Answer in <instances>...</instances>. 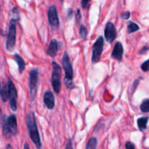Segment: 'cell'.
<instances>
[{"instance_id": "obj_27", "label": "cell", "mask_w": 149, "mask_h": 149, "mask_svg": "<svg viewBox=\"0 0 149 149\" xmlns=\"http://www.w3.org/2000/svg\"><path fill=\"white\" fill-rule=\"evenodd\" d=\"M88 4H89V1H87V0H82V1H81V6H82L83 8H86V7H87Z\"/></svg>"}, {"instance_id": "obj_8", "label": "cell", "mask_w": 149, "mask_h": 149, "mask_svg": "<svg viewBox=\"0 0 149 149\" xmlns=\"http://www.w3.org/2000/svg\"><path fill=\"white\" fill-rule=\"evenodd\" d=\"M48 20H49V25L52 29H58L59 26V18H58L56 7L54 5L50 6L48 10Z\"/></svg>"}, {"instance_id": "obj_12", "label": "cell", "mask_w": 149, "mask_h": 149, "mask_svg": "<svg viewBox=\"0 0 149 149\" xmlns=\"http://www.w3.org/2000/svg\"><path fill=\"white\" fill-rule=\"evenodd\" d=\"M123 52L124 49L122 43H121V42H117V43L115 45L113 51H112V58L117 60V61H121L122 58V55H123Z\"/></svg>"}, {"instance_id": "obj_2", "label": "cell", "mask_w": 149, "mask_h": 149, "mask_svg": "<svg viewBox=\"0 0 149 149\" xmlns=\"http://www.w3.org/2000/svg\"><path fill=\"white\" fill-rule=\"evenodd\" d=\"M62 63L63 69L65 71V77H64V83L68 89L74 88L73 83V68L70 61L69 56L66 52H65L63 56Z\"/></svg>"}, {"instance_id": "obj_3", "label": "cell", "mask_w": 149, "mask_h": 149, "mask_svg": "<svg viewBox=\"0 0 149 149\" xmlns=\"http://www.w3.org/2000/svg\"><path fill=\"white\" fill-rule=\"evenodd\" d=\"M52 85L53 87L54 91L56 93H59L61 91V76L62 74L61 71V67L59 64L57 63L56 62H52Z\"/></svg>"}, {"instance_id": "obj_26", "label": "cell", "mask_w": 149, "mask_h": 149, "mask_svg": "<svg viewBox=\"0 0 149 149\" xmlns=\"http://www.w3.org/2000/svg\"><path fill=\"white\" fill-rule=\"evenodd\" d=\"M65 149H73V146H72V142H71V140H68V143H67L66 147Z\"/></svg>"}, {"instance_id": "obj_1", "label": "cell", "mask_w": 149, "mask_h": 149, "mask_svg": "<svg viewBox=\"0 0 149 149\" xmlns=\"http://www.w3.org/2000/svg\"><path fill=\"white\" fill-rule=\"evenodd\" d=\"M26 125H27V127L28 130H29L31 139L33 141V143L35 144L36 148L41 149V148H42V143H41L39 132L38 131L34 113H32V112L27 115Z\"/></svg>"}, {"instance_id": "obj_30", "label": "cell", "mask_w": 149, "mask_h": 149, "mask_svg": "<svg viewBox=\"0 0 149 149\" xmlns=\"http://www.w3.org/2000/svg\"><path fill=\"white\" fill-rule=\"evenodd\" d=\"M6 149H13V148H12V146L10 145V144H8L7 146V148Z\"/></svg>"}, {"instance_id": "obj_11", "label": "cell", "mask_w": 149, "mask_h": 149, "mask_svg": "<svg viewBox=\"0 0 149 149\" xmlns=\"http://www.w3.org/2000/svg\"><path fill=\"white\" fill-rule=\"evenodd\" d=\"M43 101L48 109H52L55 106V97L52 92L47 91L43 96Z\"/></svg>"}, {"instance_id": "obj_7", "label": "cell", "mask_w": 149, "mask_h": 149, "mask_svg": "<svg viewBox=\"0 0 149 149\" xmlns=\"http://www.w3.org/2000/svg\"><path fill=\"white\" fill-rule=\"evenodd\" d=\"M39 71L37 69H32L30 73V81H29V87H30L31 100L33 101L34 100L37 90V82Z\"/></svg>"}, {"instance_id": "obj_17", "label": "cell", "mask_w": 149, "mask_h": 149, "mask_svg": "<svg viewBox=\"0 0 149 149\" xmlns=\"http://www.w3.org/2000/svg\"><path fill=\"white\" fill-rule=\"evenodd\" d=\"M97 141L95 138H90V141H88L86 146V149H96L97 147Z\"/></svg>"}, {"instance_id": "obj_4", "label": "cell", "mask_w": 149, "mask_h": 149, "mask_svg": "<svg viewBox=\"0 0 149 149\" xmlns=\"http://www.w3.org/2000/svg\"><path fill=\"white\" fill-rule=\"evenodd\" d=\"M15 37H16V20L12 19L10 22L9 26L8 34H7V44L6 47L8 51H12L14 49L15 45Z\"/></svg>"}, {"instance_id": "obj_29", "label": "cell", "mask_w": 149, "mask_h": 149, "mask_svg": "<svg viewBox=\"0 0 149 149\" xmlns=\"http://www.w3.org/2000/svg\"><path fill=\"white\" fill-rule=\"evenodd\" d=\"M24 149H30V148H29V144L27 143H26L24 145Z\"/></svg>"}, {"instance_id": "obj_28", "label": "cell", "mask_w": 149, "mask_h": 149, "mask_svg": "<svg viewBox=\"0 0 149 149\" xmlns=\"http://www.w3.org/2000/svg\"><path fill=\"white\" fill-rule=\"evenodd\" d=\"M73 14H74V12H73V10L71 8H69L68 10V17H72Z\"/></svg>"}, {"instance_id": "obj_33", "label": "cell", "mask_w": 149, "mask_h": 149, "mask_svg": "<svg viewBox=\"0 0 149 149\" xmlns=\"http://www.w3.org/2000/svg\"><path fill=\"white\" fill-rule=\"evenodd\" d=\"M0 10H1V7H0Z\"/></svg>"}, {"instance_id": "obj_18", "label": "cell", "mask_w": 149, "mask_h": 149, "mask_svg": "<svg viewBox=\"0 0 149 149\" xmlns=\"http://www.w3.org/2000/svg\"><path fill=\"white\" fill-rule=\"evenodd\" d=\"M141 109L143 113L149 112V99L143 100V102L141 105Z\"/></svg>"}, {"instance_id": "obj_31", "label": "cell", "mask_w": 149, "mask_h": 149, "mask_svg": "<svg viewBox=\"0 0 149 149\" xmlns=\"http://www.w3.org/2000/svg\"><path fill=\"white\" fill-rule=\"evenodd\" d=\"M1 109H0V124H1Z\"/></svg>"}, {"instance_id": "obj_23", "label": "cell", "mask_w": 149, "mask_h": 149, "mask_svg": "<svg viewBox=\"0 0 149 149\" xmlns=\"http://www.w3.org/2000/svg\"><path fill=\"white\" fill-rule=\"evenodd\" d=\"M121 16H122V18L126 20V19H128L130 17V12H124V13L121 15Z\"/></svg>"}, {"instance_id": "obj_14", "label": "cell", "mask_w": 149, "mask_h": 149, "mask_svg": "<svg viewBox=\"0 0 149 149\" xmlns=\"http://www.w3.org/2000/svg\"><path fill=\"white\" fill-rule=\"evenodd\" d=\"M14 58H15V61H16V63L18 65V68H19V71L20 73H22L25 69V66H26V63H25V61L20 56L17 54H15L14 55Z\"/></svg>"}, {"instance_id": "obj_5", "label": "cell", "mask_w": 149, "mask_h": 149, "mask_svg": "<svg viewBox=\"0 0 149 149\" xmlns=\"http://www.w3.org/2000/svg\"><path fill=\"white\" fill-rule=\"evenodd\" d=\"M7 91H8V97L10 100V106L13 111L17 110V90L13 81L8 79L7 84Z\"/></svg>"}, {"instance_id": "obj_25", "label": "cell", "mask_w": 149, "mask_h": 149, "mask_svg": "<svg viewBox=\"0 0 149 149\" xmlns=\"http://www.w3.org/2000/svg\"><path fill=\"white\" fill-rule=\"evenodd\" d=\"M81 12H80L79 10H77V15H76V18H77V22H79L80 20H81Z\"/></svg>"}, {"instance_id": "obj_10", "label": "cell", "mask_w": 149, "mask_h": 149, "mask_svg": "<svg viewBox=\"0 0 149 149\" xmlns=\"http://www.w3.org/2000/svg\"><path fill=\"white\" fill-rule=\"evenodd\" d=\"M7 125L11 135H15L17 133V119L15 115H10L7 119Z\"/></svg>"}, {"instance_id": "obj_19", "label": "cell", "mask_w": 149, "mask_h": 149, "mask_svg": "<svg viewBox=\"0 0 149 149\" xmlns=\"http://www.w3.org/2000/svg\"><path fill=\"white\" fill-rule=\"evenodd\" d=\"M127 29L129 33H134V32L139 30V26H138L136 23H133V22H131V23H130V24L128 25Z\"/></svg>"}, {"instance_id": "obj_15", "label": "cell", "mask_w": 149, "mask_h": 149, "mask_svg": "<svg viewBox=\"0 0 149 149\" xmlns=\"http://www.w3.org/2000/svg\"><path fill=\"white\" fill-rule=\"evenodd\" d=\"M148 117H141L138 119V126L141 130H143L146 128Z\"/></svg>"}, {"instance_id": "obj_32", "label": "cell", "mask_w": 149, "mask_h": 149, "mask_svg": "<svg viewBox=\"0 0 149 149\" xmlns=\"http://www.w3.org/2000/svg\"><path fill=\"white\" fill-rule=\"evenodd\" d=\"M0 87H1V84H0ZM0 88H1V87H0Z\"/></svg>"}, {"instance_id": "obj_21", "label": "cell", "mask_w": 149, "mask_h": 149, "mask_svg": "<svg viewBox=\"0 0 149 149\" xmlns=\"http://www.w3.org/2000/svg\"><path fill=\"white\" fill-rule=\"evenodd\" d=\"M2 132H3V134H4V136H5L7 138H9L10 136H11V133H10V130H9V129H8V127H7V122H5L4 124H3Z\"/></svg>"}, {"instance_id": "obj_13", "label": "cell", "mask_w": 149, "mask_h": 149, "mask_svg": "<svg viewBox=\"0 0 149 149\" xmlns=\"http://www.w3.org/2000/svg\"><path fill=\"white\" fill-rule=\"evenodd\" d=\"M58 51V42L55 39H52L48 46L47 49V54L51 57H55L57 55Z\"/></svg>"}, {"instance_id": "obj_20", "label": "cell", "mask_w": 149, "mask_h": 149, "mask_svg": "<svg viewBox=\"0 0 149 149\" xmlns=\"http://www.w3.org/2000/svg\"><path fill=\"white\" fill-rule=\"evenodd\" d=\"M79 34H80V36H81L83 39H87V28L84 26V25H81V26H80Z\"/></svg>"}, {"instance_id": "obj_9", "label": "cell", "mask_w": 149, "mask_h": 149, "mask_svg": "<svg viewBox=\"0 0 149 149\" xmlns=\"http://www.w3.org/2000/svg\"><path fill=\"white\" fill-rule=\"evenodd\" d=\"M105 37H106L107 42H113L116 38V30L114 25L111 22L106 24V29H105Z\"/></svg>"}, {"instance_id": "obj_6", "label": "cell", "mask_w": 149, "mask_h": 149, "mask_svg": "<svg viewBox=\"0 0 149 149\" xmlns=\"http://www.w3.org/2000/svg\"><path fill=\"white\" fill-rule=\"evenodd\" d=\"M103 38L102 36H99L95 41L93 47V55H92V61L93 63L98 62L100 61V55L103 49Z\"/></svg>"}, {"instance_id": "obj_22", "label": "cell", "mask_w": 149, "mask_h": 149, "mask_svg": "<svg viewBox=\"0 0 149 149\" xmlns=\"http://www.w3.org/2000/svg\"><path fill=\"white\" fill-rule=\"evenodd\" d=\"M141 68L143 71H149V60L146 61L141 65Z\"/></svg>"}, {"instance_id": "obj_16", "label": "cell", "mask_w": 149, "mask_h": 149, "mask_svg": "<svg viewBox=\"0 0 149 149\" xmlns=\"http://www.w3.org/2000/svg\"><path fill=\"white\" fill-rule=\"evenodd\" d=\"M0 96L4 102L7 101L8 98V91H7V87L4 86L1 88H0Z\"/></svg>"}, {"instance_id": "obj_24", "label": "cell", "mask_w": 149, "mask_h": 149, "mask_svg": "<svg viewBox=\"0 0 149 149\" xmlns=\"http://www.w3.org/2000/svg\"><path fill=\"white\" fill-rule=\"evenodd\" d=\"M126 149H135V146L131 142H127L126 143Z\"/></svg>"}]
</instances>
